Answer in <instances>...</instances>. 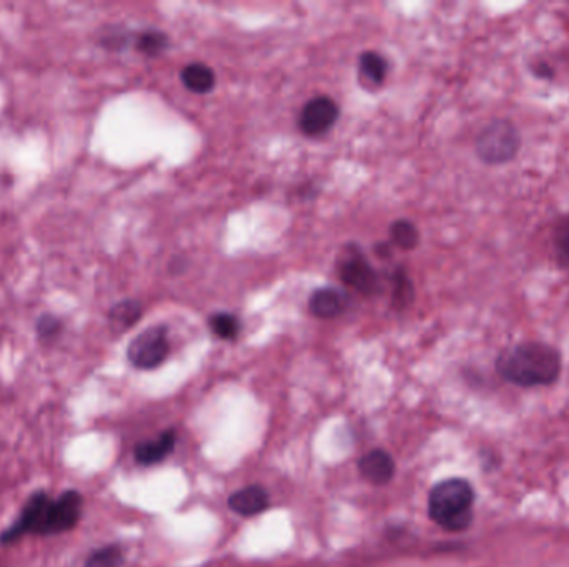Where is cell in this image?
<instances>
[{
	"label": "cell",
	"instance_id": "cell-1",
	"mask_svg": "<svg viewBox=\"0 0 569 567\" xmlns=\"http://www.w3.org/2000/svg\"><path fill=\"white\" fill-rule=\"evenodd\" d=\"M84 509V497L78 491H63L52 497L37 491L25 502L19 518L0 532V544L11 546L24 536H57L72 531L78 524Z\"/></svg>",
	"mask_w": 569,
	"mask_h": 567
},
{
	"label": "cell",
	"instance_id": "cell-2",
	"mask_svg": "<svg viewBox=\"0 0 569 567\" xmlns=\"http://www.w3.org/2000/svg\"><path fill=\"white\" fill-rule=\"evenodd\" d=\"M496 370L503 379L523 388L552 385L561 373V354L552 345L524 341L503 351Z\"/></svg>",
	"mask_w": 569,
	"mask_h": 567
},
{
	"label": "cell",
	"instance_id": "cell-3",
	"mask_svg": "<svg viewBox=\"0 0 569 567\" xmlns=\"http://www.w3.org/2000/svg\"><path fill=\"white\" fill-rule=\"evenodd\" d=\"M474 491L461 478L441 481L428 497L429 518L448 531H463L473 519Z\"/></svg>",
	"mask_w": 569,
	"mask_h": 567
},
{
	"label": "cell",
	"instance_id": "cell-4",
	"mask_svg": "<svg viewBox=\"0 0 569 567\" xmlns=\"http://www.w3.org/2000/svg\"><path fill=\"white\" fill-rule=\"evenodd\" d=\"M520 132L510 120H493L476 138V155L486 165H503L513 160L520 152Z\"/></svg>",
	"mask_w": 569,
	"mask_h": 567
},
{
	"label": "cell",
	"instance_id": "cell-5",
	"mask_svg": "<svg viewBox=\"0 0 569 567\" xmlns=\"http://www.w3.org/2000/svg\"><path fill=\"white\" fill-rule=\"evenodd\" d=\"M170 353L169 333L164 325L150 326L134 338L126 348L132 366L144 372L158 369Z\"/></svg>",
	"mask_w": 569,
	"mask_h": 567
},
{
	"label": "cell",
	"instance_id": "cell-6",
	"mask_svg": "<svg viewBox=\"0 0 569 567\" xmlns=\"http://www.w3.org/2000/svg\"><path fill=\"white\" fill-rule=\"evenodd\" d=\"M340 117V107L334 98L327 95H318L305 104L300 113L299 125L306 137H322L330 132Z\"/></svg>",
	"mask_w": 569,
	"mask_h": 567
},
{
	"label": "cell",
	"instance_id": "cell-7",
	"mask_svg": "<svg viewBox=\"0 0 569 567\" xmlns=\"http://www.w3.org/2000/svg\"><path fill=\"white\" fill-rule=\"evenodd\" d=\"M338 274L347 287L353 288L359 293L373 294L379 290L378 274L363 253H347V256L341 260Z\"/></svg>",
	"mask_w": 569,
	"mask_h": 567
},
{
	"label": "cell",
	"instance_id": "cell-8",
	"mask_svg": "<svg viewBox=\"0 0 569 567\" xmlns=\"http://www.w3.org/2000/svg\"><path fill=\"white\" fill-rule=\"evenodd\" d=\"M360 474L375 486H385L394 480L397 465L394 456L385 449H372L359 462Z\"/></svg>",
	"mask_w": 569,
	"mask_h": 567
},
{
	"label": "cell",
	"instance_id": "cell-9",
	"mask_svg": "<svg viewBox=\"0 0 569 567\" xmlns=\"http://www.w3.org/2000/svg\"><path fill=\"white\" fill-rule=\"evenodd\" d=\"M270 506V496L265 487L258 484L242 487L229 497V508L242 518H253L267 511Z\"/></svg>",
	"mask_w": 569,
	"mask_h": 567
},
{
	"label": "cell",
	"instance_id": "cell-10",
	"mask_svg": "<svg viewBox=\"0 0 569 567\" xmlns=\"http://www.w3.org/2000/svg\"><path fill=\"white\" fill-rule=\"evenodd\" d=\"M350 298L337 288H320L310 297V313L316 318L331 319L340 316L348 309Z\"/></svg>",
	"mask_w": 569,
	"mask_h": 567
},
{
	"label": "cell",
	"instance_id": "cell-11",
	"mask_svg": "<svg viewBox=\"0 0 569 567\" xmlns=\"http://www.w3.org/2000/svg\"><path fill=\"white\" fill-rule=\"evenodd\" d=\"M177 445V435L173 431H164L155 439L135 446L134 458L141 466H155L166 461Z\"/></svg>",
	"mask_w": 569,
	"mask_h": 567
},
{
	"label": "cell",
	"instance_id": "cell-12",
	"mask_svg": "<svg viewBox=\"0 0 569 567\" xmlns=\"http://www.w3.org/2000/svg\"><path fill=\"white\" fill-rule=\"evenodd\" d=\"M388 60L382 53L363 52L360 57V81L366 88H378L384 85L388 75Z\"/></svg>",
	"mask_w": 569,
	"mask_h": 567
},
{
	"label": "cell",
	"instance_id": "cell-13",
	"mask_svg": "<svg viewBox=\"0 0 569 567\" xmlns=\"http://www.w3.org/2000/svg\"><path fill=\"white\" fill-rule=\"evenodd\" d=\"M180 81L185 85L186 91L194 92V94H208L217 85L215 72L210 67L201 62L183 67V71L180 72Z\"/></svg>",
	"mask_w": 569,
	"mask_h": 567
},
{
	"label": "cell",
	"instance_id": "cell-14",
	"mask_svg": "<svg viewBox=\"0 0 569 567\" xmlns=\"http://www.w3.org/2000/svg\"><path fill=\"white\" fill-rule=\"evenodd\" d=\"M142 305L137 300H123L117 303L109 313V323L116 331L122 333L132 328L141 319Z\"/></svg>",
	"mask_w": 569,
	"mask_h": 567
},
{
	"label": "cell",
	"instance_id": "cell-15",
	"mask_svg": "<svg viewBox=\"0 0 569 567\" xmlns=\"http://www.w3.org/2000/svg\"><path fill=\"white\" fill-rule=\"evenodd\" d=\"M390 239L398 249L415 250L420 243V231L410 220H397L390 227Z\"/></svg>",
	"mask_w": 569,
	"mask_h": 567
},
{
	"label": "cell",
	"instance_id": "cell-16",
	"mask_svg": "<svg viewBox=\"0 0 569 567\" xmlns=\"http://www.w3.org/2000/svg\"><path fill=\"white\" fill-rule=\"evenodd\" d=\"M123 559L125 556L119 544H107V546L92 551L84 567H122Z\"/></svg>",
	"mask_w": 569,
	"mask_h": 567
},
{
	"label": "cell",
	"instance_id": "cell-17",
	"mask_svg": "<svg viewBox=\"0 0 569 567\" xmlns=\"http://www.w3.org/2000/svg\"><path fill=\"white\" fill-rule=\"evenodd\" d=\"M208 325H210L215 337L221 338V340H235L240 335V329H242L239 318L232 313L226 312L211 315Z\"/></svg>",
	"mask_w": 569,
	"mask_h": 567
},
{
	"label": "cell",
	"instance_id": "cell-18",
	"mask_svg": "<svg viewBox=\"0 0 569 567\" xmlns=\"http://www.w3.org/2000/svg\"><path fill=\"white\" fill-rule=\"evenodd\" d=\"M169 47V37L160 31H145L137 37V49L145 56H158Z\"/></svg>",
	"mask_w": 569,
	"mask_h": 567
},
{
	"label": "cell",
	"instance_id": "cell-19",
	"mask_svg": "<svg viewBox=\"0 0 569 567\" xmlns=\"http://www.w3.org/2000/svg\"><path fill=\"white\" fill-rule=\"evenodd\" d=\"M415 298V288L408 278L407 272L398 270L395 275L394 305L397 309H407Z\"/></svg>",
	"mask_w": 569,
	"mask_h": 567
},
{
	"label": "cell",
	"instance_id": "cell-20",
	"mask_svg": "<svg viewBox=\"0 0 569 567\" xmlns=\"http://www.w3.org/2000/svg\"><path fill=\"white\" fill-rule=\"evenodd\" d=\"M555 249L558 262L562 266H569V215L556 227Z\"/></svg>",
	"mask_w": 569,
	"mask_h": 567
},
{
	"label": "cell",
	"instance_id": "cell-21",
	"mask_svg": "<svg viewBox=\"0 0 569 567\" xmlns=\"http://www.w3.org/2000/svg\"><path fill=\"white\" fill-rule=\"evenodd\" d=\"M37 337L44 341L53 340L62 331V322L53 315H43L37 319Z\"/></svg>",
	"mask_w": 569,
	"mask_h": 567
}]
</instances>
